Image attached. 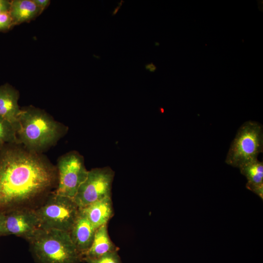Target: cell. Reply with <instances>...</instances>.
I'll use <instances>...</instances> for the list:
<instances>
[{
  "label": "cell",
  "instance_id": "obj_19",
  "mask_svg": "<svg viewBox=\"0 0 263 263\" xmlns=\"http://www.w3.org/2000/svg\"><path fill=\"white\" fill-rule=\"evenodd\" d=\"M11 1L7 0H0V14L9 12Z\"/></svg>",
  "mask_w": 263,
  "mask_h": 263
},
{
  "label": "cell",
  "instance_id": "obj_5",
  "mask_svg": "<svg viewBox=\"0 0 263 263\" xmlns=\"http://www.w3.org/2000/svg\"><path fill=\"white\" fill-rule=\"evenodd\" d=\"M79 208L73 198L54 192L40 207L35 209L40 228L69 232Z\"/></svg>",
  "mask_w": 263,
  "mask_h": 263
},
{
  "label": "cell",
  "instance_id": "obj_12",
  "mask_svg": "<svg viewBox=\"0 0 263 263\" xmlns=\"http://www.w3.org/2000/svg\"><path fill=\"white\" fill-rule=\"evenodd\" d=\"M247 179L246 188L263 199V163L258 159L239 168Z\"/></svg>",
  "mask_w": 263,
  "mask_h": 263
},
{
  "label": "cell",
  "instance_id": "obj_16",
  "mask_svg": "<svg viewBox=\"0 0 263 263\" xmlns=\"http://www.w3.org/2000/svg\"><path fill=\"white\" fill-rule=\"evenodd\" d=\"M87 263H122L117 251L105 254L95 258H85Z\"/></svg>",
  "mask_w": 263,
  "mask_h": 263
},
{
  "label": "cell",
  "instance_id": "obj_11",
  "mask_svg": "<svg viewBox=\"0 0 263 263\" xmlns=\"http://www.w3.org/2000/svg\"><path fill=\"white\" fill-rule=\"evenodd\" d=\"M79 209L96 229L107 224L113 214L111 197L100 200Z\"/></svg>",
  "mask_w": 263,
  "mask_h": 263
},
{
  "label": "cell",
  "instance_id": "obj_10",
  "mask_svg": "<svg viewBox=\"0 0 263 263\" xmlns=\"http://www.w3.org/2000/svg\"><path fill=\"white\" fill-rule=\"evenodd\" d=\"M18 99V91L10 85L0 87V117L10 123L15 129L22 111Z\"/></svg>",
  "mask_w": 263,
  "mask_h": 263
},
{
  "label": "cell",
  "instance_id": "obj_1",
  "mask_svg": "<svg viewBox=\"0 0 263 263\" xmlns=\"http://www.w3.org/2000/svg\"><path fill=\"white\" fill-rule=\"evenodd\" d=\"M18 144L0 150V211L26 207L52 187L54 168L38 153Z\"/></svg>",
  "mask_w": 263,
  "mask_h": 263
},
{
  "label": "cell",
  "instance_id": "obj_9",
  "mask_svg": "<svg viewBox=\"0 0 263 263\" xmlns=\"http://www.w3.org/2000/svg\"><path fill=\"white\" fill-rule=\"evenodd\" d=\"M96 229L79 209L69 233L73 243L83 258L92 245Z\"/></svg>",
  "mask_w": 263,
  "mask_h": 263
},
{
  "label": "cell",
  "instance_id": "obj_6",
  "mask_svg": "<svg viewBox=\"0 0 263 263\" xmlns=\"http://www.w3.org/2000/svg\"><path fill=\"white\" fill-rule=\"evenodd\" d=\"M114 175L113 171L109 167L89 170L86 179L73 198L79 208L100 200L111 197Z\"/></svg>",
  "mask_w": 263,
  "mask_h": 263
},
{
  "label": "cell",
  "instance_id": "obj_3",
  "mask_svg": "<svg viewBox=\"0 0 263 263\" xmlns=\"http://www.w3.org/2000/svg\"><path fill=\"white\" fill-rule=\"evenodd\" d=\"M27 240L38 263H78L83 261L68 232L39 228Z\"/></svg>",
  "mask_w": 263,
  "mask_h": 263
},
{
  "label": "cell",
  "instance_id": "obj_14",
  "mask_svg": "<svg viewBox=\"0 0 263 263\" xmlns=\"http://www.w3.org/2000/svg\"><path fill=\"white\" fill-rule=\"evenodd\" d=\"M41 12L33 0H14L11 1L9 14L13 25L28 21Z\"/></svg>",
  "mask_w": 263,
  "mask_h": 263
},
{
  "label": "cell",
  "instance_id": "obj_15",
  "mask_svg": "<svg viewBox=\"0 0 263 263\" xmlns=\"http://www.w3.org/2000/svg\"><path fill=\"white\" fill-rule=\"evenodd\" d=\"M11 144H18L15 129L10 123L0 117V150Z\"/></svg>",
  "mask_w": 263,
  "mask_h": 263
},
{
  "label": "cell",
  "instance_id": "obj_2",
  "mask_svg": "<svg viewBox=\"0 0 263 263\" xmlns=\"http://www.w3.org/2000/svg\"><path fill=\"white\" fill-rule=\"evenodd\" d=\"M19 144L38 153L56 143L64 127L44 112L35 108L22 110L15 127Z\"/></svg>",
  "mask_w": 263,
  "mask_h": 263
},
{
  "label": "cell",
  "instance_id": "obj_13",
  "mask_svg": "<svg viewBox=\"0 0 263 263\" xmlns=\"http://www.w3.org/2000/svg\"><path fill=\"white\" fill-rule=\"evenodd\" d=\"M117 251L111 241L108 231L107 224L96 228L91 247L84 256L85 258H95L108 253Z\"/></svg>",
  "mask_w": 263,
  "mask_h": 263
},
{
  "label": "cell",
  "instance_id": "obj_23",
  "mask_svg": "<svg viewBox=\"0 0 263 263\" xmlns=\"http://www.w3.org/2000/svg\"><path fill=\"white\" fill-rule=\"evenodd\" d=\"M124 2V1L123 0H121L120 2H117L118 5L120 6H122V4Z\"/></svg>",
  "mask_w": 263,
  "mask_h": 263
},
{
  "label": "cell",
  "instance_id": "obj_22",
  "mask_svg": "<svg viewBox=\"0 0 263 263\" xmlns=\"http://www.w3.org/2000/svg\"><path fill=\"white\" fill-rule=\"evenodd\" d=\"M121 6L118 5L115 8H114L112 12V16H115L117 13L118 11L120 10V9L121 8Z\"/></svg>",
  "mask_w": 263,
  "mask_h": 263
},
{
  "label": "cell",
  "instance_id": "obj_18",
  "mask_svg": "<svg viewBox=\"0 0 263 263\" xmlns=\"http://www.w3.org/2000/svg\"><path fill=\"white\" fill-rule=\"evenodd\" d=\"M7 235L5 223V213L0 211V236Z\"/></svg>",
  "mask_w": 263,
  "mask_h": 263
},
{
  "label": "cell",
  "instance_id": "obj_7",
  "mask_svg": "<svg viewBox=\"0 0 263 263\" xmlns=\"http://www.w3.org/2000/svg\"><path fill=\"white\" fill-rule=\"evenodd\" d=\"M57 168L58 185L55 192L73 199L89 171L83 157L76 151L70 152L59 158Z\"/></svg>",
  "mask_w": 263,
  "mask_h": 263
},
{
  "label": "cell",
  "instance_id": "obj_21",
  "mask_svg": "<svg viewBox=\"0 0 263 263\" xmlns=\"http://www.w3.org/2000/svg\"><path fill=\"white\" fill-rule=\"evenodd\" d=\"M145 67L146 70H148L150 72H154L157 69L156 66L153 62L146 64L145 65Z\"/></svg>",
  "mask_w": 263,
  "mask_h": 263
},
{
  "label": "cell",
  "instance_id": "obj_20",
  "mask_svg": "<svg viewBox=\"0 0 263 263\" xmlns=\"http://www.w3.org/2000/svg\"><path fill=\"white\" fill-rule=\"evenodd\" d=\"M33 1L41 11L45 9L50 3V0H33Z\"/></svg>",
  "mask_w": 263,
  "mask_h": 263
},
{
  "label": "cell",
  "instance_id": "obj_8",
  "mask_svg": "<svg viewBox=\"0 0 263 263\" xmlns=\"http://www.w3.org/2000/svg\"><path fill=\"white\" fill-rule=\"evenodd\" d=\"M4 213L7 235H14L27 240L40 228L35 209L20 207Z\"/></svg>",
  "mask_w": 263,
  "mask_h": 263
},
{
  "label": "cell",
  "instance_id": "obj_17",
  "mask_svg": "<svg viewBox=\"0 0 263 263\" xmlns=\"http://www.w3.org/2000/svg\"><path fill=\"white\" fill-rule=\"evenodd\" d=\"M13 25L9 12L0 14V31L8 30Z\"/></svg>",
  "mask_w": 263,
  "mask_h": 263
},
{
  "label": "cell",
  "instance_id": "obj_4",
  "mask_svg": "<svg viewBox=\"0 0 263 263\" xmlns=\"http://www.w3.org/2000/svg\"><path fill=\"white\" fill-rule=\"evenodd\" d=\"M263 150V128L254 121L244 123L238 130L232 141L225 162L240 168L258 159Z\"/></svg>",
  "mask_w": 263,
  "mask_h": 263
}]
</instances>
